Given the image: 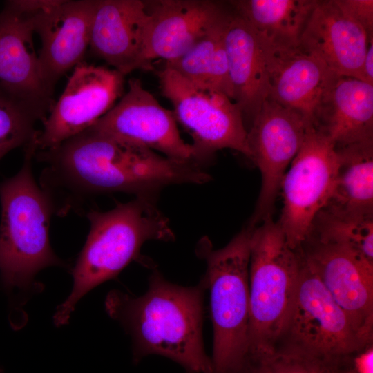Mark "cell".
Masks as SVG:
<instances>
[{
  "label": "cell",
  "instance_id": "cell-5",
  "mask_svg": "<svg viewBox=\"0 0 373 373\" xmlns=\"http://www.w3.org/2000/svg\"><path fill=\"white\" fill-rule=\"evenodd\" d=\"M254 227L248 224L218 249L207 236L195 247L197 256L207 265L202 279L210 293L213 373H237L248 356L249 269Z\"/></svg>",
  "mask_w": 373,
  "mask_h": 373
},
{
  "label": "cell",
  "instance_id": "cell-32",
  "mask_svg": "<svg viewBox=\"0 0 373 373\" xmlns=\"http://www.w3.org/2000/svg\"><path fill=\"white\" fill-rule=\"evenodd\" d=\"M0 373H1V369H0Z\"/></svg>",
  "mask_w": 373,
  "mask_h": 373
},
{
  "label": "cell",
  "instance_id": "cell-22",
  "mask_svg": "<svg viewBox=\"0 0 373 373\" xmlns=\"http://www.w3.org/2000/svg\"><path fill=\"white\" fill-rule=\"evenodd\" d=\"M317 0L232 1L234 12L271 44L299 46L301 36Z\"/></svg>",
  "mask_w": 373,
  "mask_h": 373
},
{
  "label": "cell",
  "instance_id": "cell-21",
  "mask_svg": "<svg viewBox=\"0 0 373 373\" xmlns=\"http://www.w3.org/2000/svg\"><path fill=\"white\" fill-rule=\"evenodd\" d=\"M223 41L227 56L233 101L243 119L251 123L269 96L268 79L260 41L243 19L229 13L223 26Z\"/></svg>",
  "mask_w": 373,
  "mask_h": 373
},
{
  "label": "cell",
  "instance_id": "cell-8",
  "mask_svg": "<svg viewBox=\"0 0 373 373\" xmlns=\"http://www.w3.org/2000/svg\"><path fill=\"white\" fill-rule=\"evenodd\" d=\"M338 167L334 144L310 126L280 189L283 206L278 223L291 249H300L309 238L316 216L331 198Z\"/></svg>",
  "mask_w": 373,
  "mask_h": 373
},
{
  "label": "cell",
  "instance_id": "cell-16",
  "mask_svg": "<svg viewBox=\"0 0 373 373\" xmlns=\"http://www.w3.org/2000/svg\"><path fill=\"white\" fill-rule=\"evenodd\" d=\"M257 35L267 75L268 97L298 111L313 126L316 108L338 75L300 46H277Z\"/></svg>",
  "mask_w": 373,
  "mask_h": 373
},
{
  "label": "cell",
  "instance_id": "cell-27",
  "mask_svg": "<svg viewBox=\"0 0 373 373\" xmlns=\"http://www.w3.org/2000/svg\"><path fill=\"white\" fill-rule=\"evenodd\" d=\"M226 18L183 55L175 60L166 62L164 67L174 70L194 84L209 87V73Z\"/></svg>",
  "mask_w": 373,
  "mask_h": 373
},
{
  "label": "cell",
  "instance_id": "cell-25",
  "mask_svg": "<svg viewBox=\"0 0 373 373\" xmlns=\"http://www.w3.org/2000/svg\"><path fill=\"white\" fill-rule=\"evenodd\" d=\"M314 235L315 241L348 248L373 262V215L325 206L312 224L309 237Z\"/></svg>",
  "mask_w": 373,
  "mask_h": 373
},
{
  "label": "cell",
  "instance_id": "cell-15",
  "mask_svg": "<svg viewBox=\"0 0 373 373\" xmlns=\"http://www.w3.org/2000/svg\"><path fill=\"white\" fill-rule=\"evenodd\" d=\"M146 3L149 18L145 57L151 66L155 59L168 62L183 55L229 12L221 3L209 0H159Z\"/></svg>",
  "mask_w": 373,
  "mask_h": 373
},
{
  "label": "cell",
  "instance_id": "cell-19",
  "mask_svg": "<svg viewBox=\"0 0 373 373\" xmlns=\"http://www.w3.org/2000/svg\"><path fill=\"white\" fill-rule=\"evenodd\" d=\"M313 127L335 148L373 140V85L338 75L316 108Z\"/></svg>",
  "mask_w": 373,
  "mask_h": 373
},
{
  "label": "cell",
  "instance_id": "cell-12",
  "mask_svg": "<svg viewBox=\"0 0 373 373\" xmlns=\"http://www.w3.org/2000/svg\"><path fill=\"white\" fill-rule=\"evenodd\" d=\"M91 128L123 143L194 162L193 146L181 137L173 111L164 108L139 79L128 80L127 92Z\"/></svg>",
  "mask_w": 373,
  "mask_h": 373
},
{
  "label": "cell",
  "instance_id": "cell-6",
  "mask_svg": "<svg viewBox=\"0 0 373 373\" xmlns=\"http://www.w3.org/2000/svg\"><path fill=\"white\" fill-rule=\"evenodd\" d=\"M300 254L291 249L272 217L255 227L249 269V329L247 360L276 351L294 298Z\"/></svg>",
  "mask_w": 373,
  "mask_h": 373
},
{
  "label": "cell",
  "instance_id": "cell-9",
  "mask_svg": "<svg viewBox=\"0 0 373 373\" xmlns=\"http://www.w3.org/2000/svg\"><path fill=\"white\" fill-rule=\"evenodd\" d=\"M299 254L296 289L283 336H288L289 346L343 361L366 346L303 252Z\"/></svg>",
  "mask_w": 373,
  "mask_h": 373
},
{
  "label": "cell",
  "instance_id": "cell-28",
  "mask_svg": "<svg viewBox=\"0 0 373 373\" xmlns=\"http://www.w3.org/2000/svg\"><path fill=\"white\" fill-rule=\"evenodd\" d=\"M340 9L373 37L372 0H335Z\"/></svg>",
  "mask_w": 373,
  "mask_h": 373
},
{
  "label": "cell",
  "instance_id": "cell-31",
  "mask_svg": "<svg viewBox=\"0 0 373 373\" xmlns=\"http://www.w3.org/2000/svg\"><path fill=\"white\" fill-rule=\"evenodd\" d=\"M345 373H355L352 368L348 369Z\"/></svg>",
  "mask_w": 373,
  "mask_h": 373
},
{
  "label": "cell",
  "instance_id": "cell-23",
  "mask_svg": "<svg viewBox=\"0 0 373 373\" xmlns=\"http://www.w3.org/2000/svg\"><path fill=\"white\" fill-rule=\"evenodd\" d=\"M338 167L326 206L373 215V140L335 148Z\"/></svg>",
  "mask_w": 373,
  "mask_h": 373
},
{
  "label": "cell",
  "instance_id": "cell-14",
  "mask_svg": "<svg viewBox=\"0 0 373 373\" xmlns=\"http://www.w3.org/2000/svg\"><path fill=\"white\" fill-rule=\"evenodd\" d=\"M97 0H56L33 15L34 32L41 41L38 61L42 78L54 92L59 79L83 62L90 46Z\"/></svg>",
  "mask_w": 373,
  "mask_h": 373
},
{
  "label": "cell",
  "instance_id": "cell-24",
  "mask_svg": "<svg viewBox=\"0 0 373 373\" xmlns=\"http://www.w3.org/2000/svg\"><path fill=\"white\" fill-rule=\"evenodd\" d=\"M55 102L18 92L0 82V160L10 151L35 140Z\"/></svg>",
  "mask_w": 373,
  "mask_h": 373
},
{
  "label": "cell",
  "instance_id": "cell-1",
  "mask_svg": "<svg viewBox=\"0 0 373 373\" xmlns=\"http://www.w3.org/2000/svg\"><path fill=\"white\" fill-rule=\"evenodd\" d=\"M34 158L44 164L39 186L59 216L85 213L87 202L99 195L124 192L157 198L167 186L211 180L193 162L123 143L91 127L54 148L37 150Z\"/></svg>",
  "mask_w": 373,
  "mask_h": 373
},
{
  "label": "cell",
  "instance_id": "cell-30",
  "mask_svg": "<svg viewBox=\"0 0 373 373\" xmlns=\"http://www.w3.org/2000/svg\"><path fill=\"white\" fill-rule=\"evenodd\" d=\"M361 75L363 82L373 85V37L368 41L362 65Z\"/></svg>",
  "mask_w": 373,
  "mask_h": 373
},
{
  "label": "cell",
  "instance_id": "cell-26",
  "mask_svg": "<svg viewBox=\"0 0 373 373\" xmlns=\"http://www.w3.org/2000/svg\"><path fill=\"white\" fill-rule=\"evenodd\" d=\"M343 361L320 358L291 346L247 360L237 373H345Z\"/></svg>",
  "mask_w": 373,
  "mask_h": 373
},
{
  "label": "cell",
  "instance_id": "cell-4",
  "mask_svg": "<svg viewBox=\"0 0 373 373\" xmlns=\"http://www.w3.org/2000/svg\"><path fill=\"white\" fill-rule=\"evenodd\" d=\"M37 150V140L26 146L20 170L0 182V274L9 289L30 287L46 267L65 266L50 244L52 205L32 173Z\"/></svg>",
  "mask_w": 373,
  "mask_h": 373
},
{
  "label": "cell",
  "instance_id": "cell-10",
  "mask_svg": "<svg viewBox=\"0 0 373 373\" xmlns=\"http://www.w3.org/2000/svg\"><path fill=\"white\" fill-rule=\"evenodd\" d=\"M312 126L298 111L268 97L247 131L251 160L261 174V188L249 224L256 227L272 217L287 168L299 151Z\"/></svg>",
  "mask_w": 373,
  "mask_h": 373
},
{
  "label": "cell",
  "instance_id": "cell-7",
  "mask_svg": "<svg viewBox=\"0 0 373 373\" xmlns=\"http://www.w3.org/2000/svg\"><path fill=\"white\" fill-rule=\"evenodd\" d=\"M161 92L173 113L191 135L194 162L208 163L215 153L231 149L251 160L247 129L237 104L220 91L194 84L164 67L159 73Z\"/></svg>",
  "mask_w": 373,
  "mask_h": 373
},
{
  "label": "cell",
  "instance_id": "cell-3",
  "mask_svg": "<svg viewBox=\"0 0 373 373\" xmlns=\"http://www.w3.org/2000/svg\"><path fill=\"white\" fill-rule=\"evenodd\" d=\"M86 243L73 270V287L55 314L57 326L66 324L77 302L90 290L116 277L131 262L149 267L140 256L149 240H175L169 219L157 207V198L136 197L105 212L89 209Z\"/></svg>",
  "mask_w": 373,
  "mask_h": 373
},
{
  "label": "cell",
  "instance_id": "cell-29",
  "mask_svg": "<svg viewBox=\"0 0 373 373\" xmlns=\"http://www.w3.org/2000/svg\"><path fill=\"white\" fill-rule=\"evenodd\" d=\"M352 369L355 373H373V348L372 346L356 356Z\"/></svg>",
  "mask_w": 373,
  "mask_h": 373
},
{
  "label": "cell",
  "instance_id": "cell-20",
  "mask_svg": "<svg viewBox=\"0 0 373 373\" xmlns=\"http://www.w3.org/2000/svg\"><path fill=\"white\" fill-rule=\"evenodd\" d=\"M32 14L15 0L6 1L0 12V82L23 94L55 102L45 84L33 44Z\"/></svg>",
  "mask_w": 373,
  "mask_h": 373
},
{
  "label": "cell",
  "instance_id": "cell-17",
  "mask_svg": "<svg viewBox=\"0 0 373 373\" xmlns=\"http://www.w3.org/2000/svg\"><path fill=\"white\" fill-rule=\"evenodd\" d=\"M146 2L97 0L89 47L124 76L135 70H153L145 57L149 21Z\"/></svg>",
  "mask_w": 373,
  "mask_h": 373
},
{
  "label": "cell",
  "instance_id": "cell-2",
  "mask_svg": "<svg viewBox=\"0 0 373 373\" xmlns=\"http://www.w3.org/2000/svg\"><path fill=\"white\" fill-rule=\"evenodd\" d=\"M206 291L202 278L195 286L178 285L153 268L144 294L135 296L113 290L105 307L130 335L135 362L158 355L188 373H213L202 337Z\"/></svg>",
  "mask_w": 373,
  "mask_h": 373
},
{
  "label": "cell",
  "instance_id": "cell-18",
  "mask_svg": "<svg viewBox=\"0 0 373 373\" xmlns=\"http://www.w3.org/2000/svg\"><path fill=\"white\" fill-rule=\"evenodd\" d=\"M371 38L335 0H317L299 46L338 75L363 81L362 65Z\"/></svg>",
  "mask_w": 373,
  "mask_h": 373
},
{
  "label": "cell",
  "instance_id": "cell-13",
  "mask_svg": "<svg viewBox=\"0 0 373 373\" xmlns=\"http://www.w3.org/2000/svg\"><path fill=\"white\" fill-rule=\"evenodd\" d=\"M315 242L303 254L360 340L369 345L373 332V262L348 248Z\"/></svg>",
  "mask_w": 373,
  "mask_h": 373
},
{
  "label": "cell",
  "instance_id": "cell-11",
  "mask_svg": "<svg viewBox=\"0 0 373 373\" xmlns=\"http://www.w3.org/2000/svg\"><path fill=\"white\" fill-rule=\"evenodd\" d=\"M124 76L115 69L82 62L46 118L38 150L54 148L91 127L109 111L124 90Z\"/></svg>",
  "mask_w": 373,
  "mask_h": 373
}]
</instances>
